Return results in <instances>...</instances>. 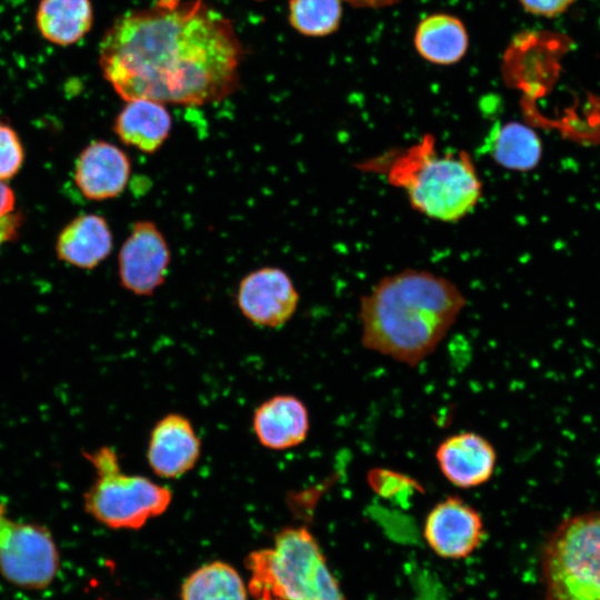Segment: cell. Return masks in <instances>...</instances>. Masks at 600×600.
Instances as JSON below:
<instances>
[{
	"mask_svg": "<svg viewBox=\"0 0 600 600\" xmlns=\"http://www.w3.org/2000/svg\"><path fill=\"white\" fill-rule=\"evenodd\" d=\"M354 8L378 9L392 6L400 0H344Z\"/></svg>",
	"mask_w": 600,
	"mask_h": 600,
	"instance_id": "26",
	"label": "cell"
},
{
	"mask_svg": "<svg viewBox=\"0 0 600 600\" xmlns=\"http://www.w3.org/2000/svg\"><path fill=\"white\" fill-rule=\"evenodd\" d=\"M388 179L406 191L416 211L442 222L464 218L482 196L469 153L460 150L440 156L430 134L392 162Z\"/></svg>",
	"mask_w": 600,
	"mask_h": 600,
	"instance_id": "3",
	"label": "cell"
},
{
	"mask_svg": "<svg viewBox=\"0 0 600 600\" xmlns=\"http://www.w3.org/2000/svg\"><path fill=\"white\" fill-rule=\"evenodd\" d=\"M546 600H600V512L568 518L542 552Z\"/></svg>",
	"mask_w": 600,
	"mask_h": 600,
	"instance_id": "6",
	"label": "cell"
},
{
	"mask_svg": "<svg viewBox=\"0 0 600 600\" xmlns=\"http://www.w3.org/2000/svg\"><path fill=\"white\" fill-rule=\"evenodd\" d=\"M342 16L341 0H290L289 21L304 36L323 37L338 30Z\"/></svg>",
	"mask_w": 600,
	"mask_h": 600,
	"instance_id": "21",
	"label": "cell"
},
{
	"mask_svg": "<svg viewBox=\"0 0 600 600\" xmlns=\"http://www.w3.org/2000/svg\"><path fill=\"white\" fill-rule=\"evenodd\" d=\"M252 429L259 443L267 449L294 448L308 437L310 429L308 408L296 396H273L256 408Z\"/></svg>",
	"mask_w": 600,
	"mask_h": 600,
	"instance_id": "14",
	"label": "cell"
},
{
	"mask_svg": "<svg viewBox=\"0 0 600 600\" xmlns=\"http://www.w3.org/2000/svg\"><path fill=\"white\" fill-rule=\"evenodd\" d=\"M113 238L107 220L94 213L78 216L60 232L56 251L60 260L82 269H92L108 258Z\"/></svg>",
	"mask_w": 600,
	"mask_h": 600,
	"instance_id": "16",
	"label": "cell"
},
{
	"mask_svg": "<svg viewBox=\"0 0 600 600\" xmlns=\"http://www.w3.org/2000/svg\"><path fill=\"white\" fill-rule=\"evenodd\" d=\"M529 13L541 17H556L564 12L574 0H519Z\"/></svg>",
	"mask_w": 600,
	"mask_h": 600,
	"instance_id": "23",
	"label": "cell"
},
{
	"mask_svg": "<svg viewBox=\"0 0 600 600\" xmlns=\"http://www.w3.org/2000/svg\"><path fill=\"white\" fill-rule=\"evenodd\" d=\"M170 262L171 251L162 231L151 220H138L119 251L121 286L136 296H152L163 284Z\"/></svg>",
	"mask_w": 600,
	"mask_h": 600,
	"instance_id": "8",
	"label": "cell"
},
{
	"mask_svg": "<svg viewBox=\"0 0 600 600\" xmlns=\"http://www.w3.org/2000/svg\"><path fill=\"white\" fill-rule=\"evenodd\" d=\"M484 534L479 511L456 494L437 502L423 523L427 544L438 556L447 559L470 556L480 546Z\"/></svg>",
	"mask_w": 600,
	"mask_h": 600,
	"instance_id": "10",
	"label": "cell"
},
{
	"mask_svg": "<svg viewBox=\"0 0 600 600\" xmlns=\"http://www.w3.org/2000/svg\"><path fill=\"white\" fill-rule=\"evenodd\" d=\"M256 579L284 600H344L313 534L303 526L286 527L271 548L252 552Z\"/></svg>",
	"mask_w": 600,
	"mask_h": 600,
	"instance_id": "5",
	"label": "cell"
},
{
	"mask_svg": "<svg viewBox=\"0 0 600 600\" xmlns=\"http://www.w3.org/2000/svg\"><path fill=\"white\" fill-rule=\"evenodd\" d=\"M443 478L460 489L483 486L493 477L498 456L493 444L480 433L460 431L446 437L434 451Z\"/></svg>",
	"mask_w": 600,
	"mask_h": 600,
	"instance_id": "11",
	"label": "cell"
},
{
	"mask_svg": "<svg viewBox=\"0 0 600 600\" xmlns=\"http://www.w3.org/2000/svg\"><path fill=\"white\" fill-rule=\"evenodd\" d=\"M417 52L427 61L441 66L459 62L469 47L463 22L449 13H432L417 26L413 37Z\"/></svg>",
	"mask_w": 600,
	"mask_h": 600,
	"instance_id": "17",
	"label": "cell"
},
{
	"mask_svg": "<svg viewBox=\"0 0 600 600\" xmlns=\"http://www.w3.org/2000/svg\"><path fill=\"white\" fill-rule=\"evenodd\" d=\"M16 198L11 188L0 181V217L11 213L14 209Z\"/></svg>",
	"mask_w": 600,
	"mask_h": 600,
	"instance_id": "25",
	"label": "cell"
},
{
	"mask_svg": "<svg viewBox=\"0 0 600 600\" xmlns=\"http://www.w3.org/2000/svg\"><path fill=\"white\" fill-rule=\"evenodd\" d=\"M93 23L90 0H41L36 12V24L48 42L68 47L81 40Z\"/></svg>",
	"mask_w": 600,
	"mask_h": 600,
	"instance_id": "18",
	"label": "cell"
},
{
	"mask_svg": "<svg viewBox=\"0 0 600 600\" xmlns=\"http://www.w3.org/2000/svg\"><path fill=\"white\" fill-rule=\"evenodd\" d=\"M423 591H421L420 597L417 600H446L444 597L440 593L439 588L430 586L429 582L422 586Z\"/></svg>",
	"mask_w": 600,
	"mask_h": 600,
	"instance_id": "27",
	"label": "cell"
},
{
	"mask_svg": "<svg viewBox=\"0 0 600 600\" xmlns=\"http://www.w3.org/2000/svg\"><path fill=\"white\" fill-rule=\"evenodd\" d=\"M237 304L246 319L262 328L277 329L294 314L299 292L290 276L278 267H262L239 282Z\"/></svg>",
	"mask_w": 600,
	"mask_h": 600,
	"instance_id": "9",
	"label": "cell"
},
{
	"mask_svg": "<svg viewBox=\"0 0 600 600\" xmlns=\"http://www.w3.org/2000/svg\"><path fill=\"white\" fill-rule=\"evenodd\" d=\"M171 129L172 118L164 104L148 99L126 101L113 122V131L123 144L148 154L166 143Z\"/></svg>",
	"mask_w": 600,
	"mask_h": 600,
	"instance_id": "15",
	"label": "cell"
},
{
	"mask_svg": "<svg viewBox=\"0 0 600 600\" xmlns=\"http://www.w3.org/2000/svg\"><path fill=\"white\" fill-rule=\"evenodd\" d=\"M60 569V556L51 530L21 521L0 501V573L12 586L30 591L48 588Z\"/></svg>",
	"mask_w": 600,
	"mask_h": 600,
	"instance_id": "7",
	"label": "cell"
},
{
	"mask_svg": "<svg viewBox=\"0 0 600 600\" xmlns=\"http://www.w3.org/2000/svg\"><path fill=\"white\" fill-rule=\"evenodd\" d=\"M483 149L499 166L517 171L533 169L541 158L537 133L519 122L496 124L489 132Z\"/></svg>",
	"mask_w": 600,
	"mask_h": 600,
	"instance_id": "19",
	"label": "cell"
},
{
	"mask_svg": "<svg viewBox=\"0 0 600 600\" xmlns=\"http://www.w3.org/2000/svg\"><path fill=\"white\" fill-rule=\"evenodd\" d=\"M131 160L118 146L96 140L80 153L74 169V181L81 193L94 201L120 196L131 177Z\"/></svg>",
	"mask_w": 600,
	"mask_h": 600,
	"instance_id": "13",
	"label": "cell"
},
{
	"mask_svg": "<svg viewBox=\"0 0 600 600\" xmlns=\"http://www.w3.org/2000/svg\"><path fill=\"white\" fill-rule=\"evenodd\" d=\"M243 53L231 21L197 0L117 17L101 38L99 67L124 101L202 106L237 91Z\"/></svg>",
	"mask_w": 600,
	"mask_h": 600,
	"instance_id": "1",
	"label": "cell"
},
{
	"mask_svg": "<svg viewBox=\"0 0 600 600\" xmlns=\"http://www.w3.org/2000/svg\"><path fill=\"white\" fill-rule=\"evenodd\" d=\"M464 306L461 290L433 272L406 269L383 277L360 299L362 346L416 367L438 348Z\"/></svg>",
	"mask_w": 600,
	"mask_h": 600,
	"instance_id": "2",
	"label": "cell"
},
{
	"mask_svg": "<svg viewBox=\"0 0 600 600\" xmlns=\"http://www.w3.org/2000/svg\"><path fill=\"white\" fill-rule=\"evenodd\" d=\"M94 479L83 493V509L111 529L137 530L167 511L171 490L148 477L123 472L117 451L109 446L83 451Z\"/></svg>",
	"mask_w": 600,
	"mask_h": 600,
	"instance_id": "4",
	"label": "cell"
},
{
	"mask_svg": "<svg viewBox=\"0 0 600 600\" xmlns=\"http://www.w3.org/2000/svg\"><path fill=\"white\" fill-rule=\"evenodd\" d=\"M181 600H248V593L232 566L212 561L188 576L181 587Z\"/></svg>",
	"mask_w": 600,
	"mask_h": 600,
	"instance_id": "20",
	"label": "cell"
},
{
	"mask_svg": "<svg viewBox=\"0 0 600 600\" xmlns=\"http://www.w3.org/2000/svg\"><path fill=\"white\" fill-rule=\"evenodd\" d=\"M201 441L191 421L181 413H168L153 426L147 447V461L162 479H178L194 468Z\"/></svg>",
	"mask_w": 600,
	"mask_h": 600,
	"instance_id": "12",
	"label": "cell"
},
{
	"mask_svg": "<svg viewBox=\"0 0 600 600\" xmlns=\"http://www.w3.org/2000/svg\"><path fill=\"white\" fill-rule=\"evenodd\" d=\"M24 160V151L16 130L0 121V181L14 177Z\"/></svg>",
	"mask_w": 600,
	"mask_h": 600,
	"instance_id": "22",
	"label": "cell"
},
{
	"mask_svg": "<svg viewBox=\"0 0 600 600\" xmlns=\"http://www.w3.org/2000/svg\"><path fill=\"white\" fill-rule=\"evenodd\" d=\"M22 218L19 213L0 217V246L17 238Z\"/></svg>",
	"mask_w": 600,
	"mask_h": 600,
	"instance_id": "24",
	"label": "cell"
}]
</instances>
